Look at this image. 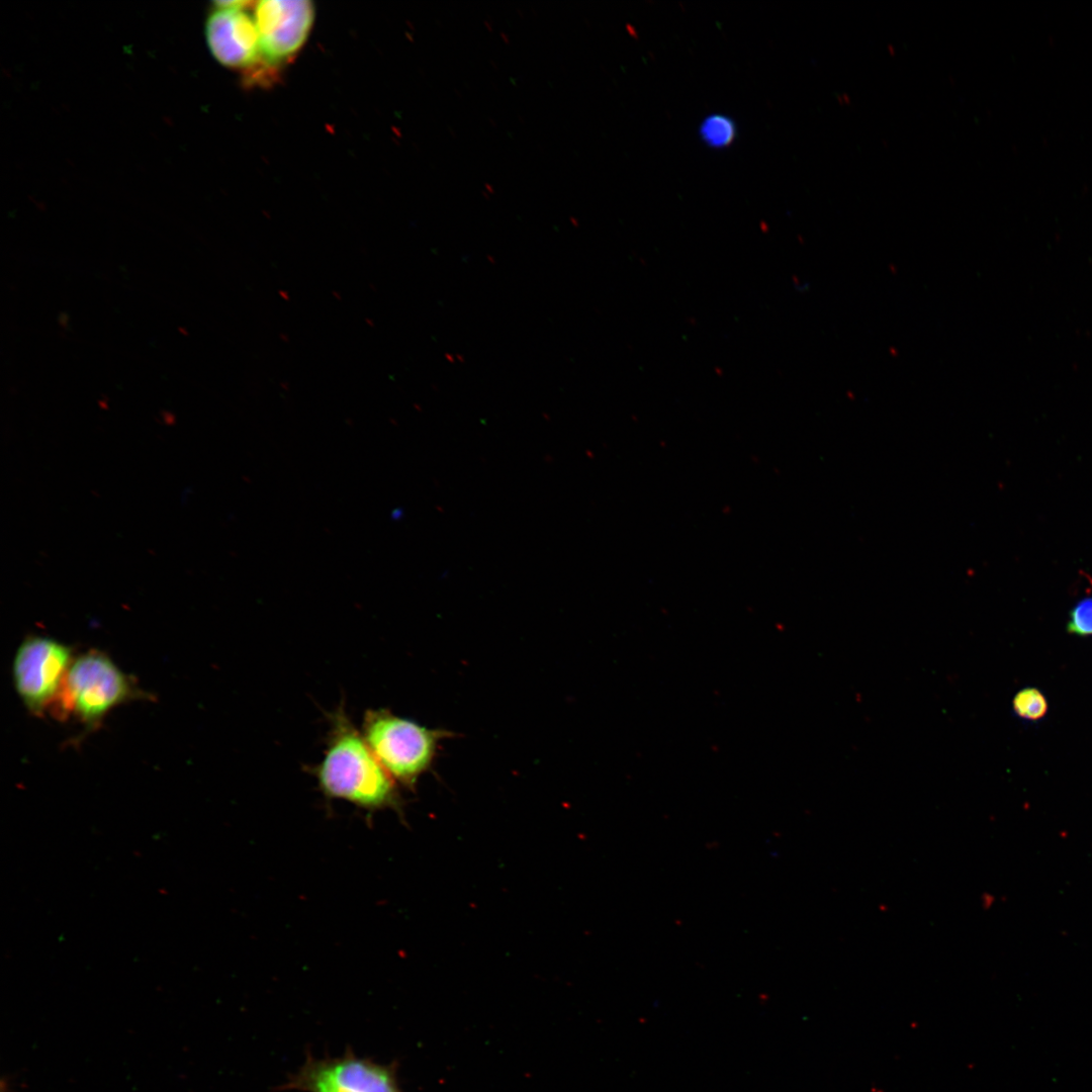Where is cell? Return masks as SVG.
Wrapping results in <instances>:
<instances>
[{"label":"cell","instance_id":"cell-4","mask_svg":"<svg viewBox=\"0 0 1092 1092\" xmlns=\"http://www.w3.org/2000/svg\"><path fill=\"white\" fill-rule=\"evenodd\" d=\"M74 658L72 648L54 638H24L13 658L12 678L28 712L40 717L56 710Z\"/></svg>","mask_w":1092,"mask_h":1092},{"label":"cell","instance_id":"cell-5","mask_svg":"<svg viewBox=\"0 0 1092 1092\" xmlns=\"http://www.w3.org/2000/svg\"><path fill=\"white\" fill-rule=\"evenodd\" d=\"M287 1086L306 1092H400L394 1068L352 1054L309 1059Z\"/></svg>","mask_w":1092,"mask_h":1092},{"label":"cell","instance_id":"cell-1","mask_svg":"<svg viewBox=\"0 0 1092 1092\" xmlns=\"http://www.w3.org/2000/svg\"><path fill=\"white\" fill-rule=\"evenodd\" d=\"M314 775L330 798L369 810L397 808L399 804L395 781L342 708L332 715L328 745Z\"/></svg>","mask_w":1092,"mask_h":1092},{"label":"cell","instance_id":"cell-7","mask_svg":"<svg viewBox=\"0 0 1092 1092\" xmlns=\"http://www.w3.org/2000/svg\"><path fill=\"white\" fill-rule=\"evenodd\" d=\"M313 3L308 0H262L254 7L263 61L277 66L290 60L302 48L314 21Z\"/></svg>","mask_w":1092,"mask_h":1092},{"label":"cell","instance_id":"cell-6","mask_svg":"<svg viewBox=\"0 0 1092 1092\" xmlns=\"http://www.w3.org/2000/svg\"><path fill=\"white\" fill-rule=\"evenodd\" d=\"M256 3L239 0L213 3L205 22V37L212 57L220 65L245 71L266 65L256 21L249 12Z\"/></svg>","mask_w":1092,"mask_h":1092},{"label":"cell","instance_id":"cell-3","mask_svg":"<svg viewBox=\"0 0 1092 1092\" xmlns=\"http://www.w3.org/2000/svg\"><path fill=\"white\" fill-rule=\"evenodd\" d=\"M144 696L107 654L91 649L75 656L56 710L94 729L114 708Z\"/></svg>","mask_w":1092,"mask_h":1092},{"label":"cell","instance_id":"cell-11","mask_svg":"<svg viewBox=\"0 0 1092 1092\" xmlns=\"http://www.w3.org/2000/svg\"><path fill=\"white\" fill-rule=\"evenodd\" d=\"M500 35H502V36L504 37L505 41H507V42L509 41V38H508V36H507V35L505 34V32H500Z\"/></svg>","mask_w":1092,"mask_h":1092},{"label":"cell","instance_id":"cell-8","mask_svg":"<svg viewBox=\"0 0 1092 1092\" xmlns=\"http://www.w3.org/2000/svg\"><path fill=\"white\" fill-rule=\"evenodd\" d=\"M700 134L706 145L719 149L729 146L734 141L736 125L726 115L711 114L703 120Z\"/></svg>","mask_w":1092,"mask_h":1092},{"label":"cell","instance_id":"cell-10","mask_svg":"<svg viewBox=\"0 0 1092 1092\" xmlns=\"http://www.w3.org/2000/svg\"><path fill=\"white\" fill-rule=\"evenodd\" d=\"M1067 630L1080 637L1092 636V598L1082 599L1074 606L1069 615Z\"/></svg>","mask_w":1092,"mask_h":1092},{"label":"cell","instance_id":"cell-9","mask_svg":"<svg viewBox=\"0 0 1092 1092\" xmlns=\"http://www.w3.org/2000/svg\"><path fill=\"white\" fill-rule=\"evenodd\" d=\"M1012 708L1014 713L1021 719L1035 721L1045 715L1048 702L1037 689L1025 688L1014 696Z\"/></svg>","mask_w":1092,"mask_h":1092},{"label":"cell","instance_id":"cell-2","mask_svg":"<svg viewBox=\"0 0 1092 1092\" xmlns=\"http://www.w3.org/2000/svg\"><path fill=\"white\" fill-rule=\"evenodd\" d=\"M361 733L390 777L411 789L432 767L440 741L453 735L447 730L427 728L385 709L366 711Z\"/></svg>","mask_w":1092,"mask_h":1092}]
</instances>
